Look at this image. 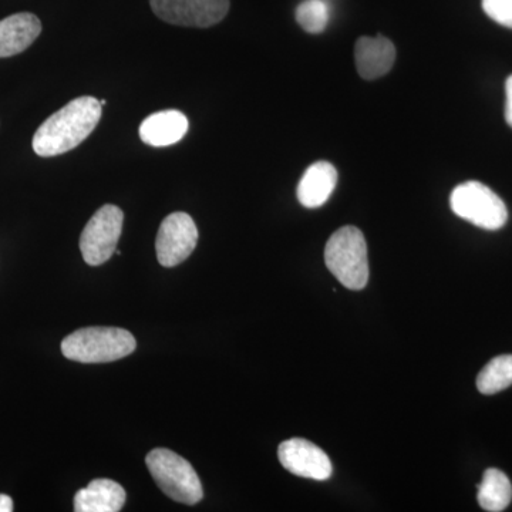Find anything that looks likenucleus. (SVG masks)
I'll use <instances>...</instances> for the list:
<instances>
[{
    "mask_svg": "<svg viewBox=\"0 0 512 512\" xmlns=\"http://www.w3.org/2000/svg\"><path fill=\"white\" fill-rule=\"evenodd\" d=\"M357 72L365 80H375L392 70L396 47L387 37L363 36L355 46Z\"/></svg>",
    "mask_w": 512,
    "mask_h": 512,
    "instance_id": "10",
    "label": "nucleus"
},
{
    "mask_svg": "<svg viewBox=\"0 0 512 512\" xmlns=\"http://www.w3.org/2000/svg\"><path fill=\"white\" fill-rule=\"evenodd\" d=\"M296 20L305 32L318 35L328 28L330 6L325 0H305L296 9Z\"/></svg>",
    "mask_w": 512,
    "mask_h": 512,
    "instance_id": "17",
    "label": "nucleus"
},
{
    "mask_svg": "<svg viewBox=\"0 0 512 512\" xmlns=\"http://www.w3.org/2000/svg\"><path fill=\"white\" fill-rule=\"evenodd\" d=\"M13 501L9 495L0 494V512H12Z\"/></svg>",
    "mask_w": 512,
    "mask_h": 512,
    "instance_id": "20",
    "label": "nucleus"
},
{
    "mask_svg": "<svg viewBox=\"0 0 512 512\" xmlns=\"http://www.w3.org/2000/svg\"><path fill=\"white\" fill-rule=\"evenodd\" d=\"M158 18L185 28H211L227 16L229 0H150Z\"/></svg>",
    "mask_w": 512,
    "mask_h": 512,
    "instance_id": "7",
    "label": "nucleus"
},
{
    "mask_svg": "<svg viewBox=\"0 0 512 512\" xmlns=\"http://www.w3.org/2000/svg\"><path fill=\"white\" fill-rule=\"evenodd\" d=\"M505 120H507L508 126L512 128V76L508 77L507 83H505Z\"/></svg>",
    "mask_w": 512,
    "mask_h": 512,
    "instance_id": "19",
    "label": "nucleus"
},
{
    "mask_svg": "<svg viewBox=\"0 0 512 512\" xmlns=\"http://www.w3.org/2000/svg\"><path fill=\"white\" fill-rule=\"evenodd\" d=\"M136 346V338L126 329L93 326L66 336L62 353L74 362L107 363L130 356Z\"/></svg>",
    "mask_w": 512,
    "mask_h": 512,
    "instance_id": "2",
    "label": "nucleus"
},
{
    "mask_svg": "<svg viewBox=\"0 0 512 512\" xmlns=\"http://www.w3.org/2000/svg\"><path fill=\"white\" fill-rule=\"evenodd\" d=\"M512 384V355L494 357L483 367L477 376L478 392L487 394L500 393Z\"/></svg>",
    "mask_w": 512,
    "mask_h": 512,
    "instance_id": "16",
    "label": "nucleus"
},
{
    "mask_svg": "<svg viewBox=\"0 0 512 512\" xmlns=\"http://www.w3.org/2000/svg\"><path fill=\"white\" fill-rule=\"evenodd\" d=\"M483 9L498 25L512 29V0H483Z\"/></svg>",
    "mask_w": 512,
    "mask_h": 512,
    "instance_id": "18",
    "label": "nucleus"
},
{
    "mask_svg": "<svg viewBox=\"0 0 512 512\" xmlns=\"http://www.w3.org/2000/svg\"><path fill=\"white\" fill-rule=\"evenodd\" d=\"M126 504V491L119 483L99 478L77 491L74 497L76 512H119Z\"/></svg>",
    "mask_w": 512,
    "mask_h": 512,
    "instance_id": "14",
    "label": "nucleus"
},
{
    "mask_svg": "<svg viewBox=\"0 0 512 512\" xmlns=\"http://www.w3.org/2000/svg\"><path fill=\"white\" fill-rule=\"evenodd\" d=\"M40 32L42 23L33 13H16L0 20V59L25 52Z\"/></svg>",
    "mask_w": 512,
    "mask_h": 512,
    "instance_id": "12",
    "label": "nucleus"
},
{
    "mask_svg": "<svg viewBox=\"0 0 512 512\" xmlns=\"http://www.w3.org/2000/svg\"><path fill=\"white\" fill-rule=\"evenodd\" d=\"M338 184V171L328 161H316L299 181L298 200L305 208H319L329 200Z\"/></svg>",
    "mask_w": 512,
    "mask_h": 512,
    "instance_id": "13",
    "label": "nucleus"
},
{
    "mask_svg": "<svg viewBox=\"0 0 512 512\" xmlns=\"http://www.w3.org/2000/svg\"><path fill=\"white\" fill-rule=\"evenodd\" d=\"M325 262L345 288L352 291L365 288L369 281V261L362 231L356 227L338 229L326 244Z\"/></svg>",
    "mask_w": 512,
    "mask_h": 512,
    "instance_id": "3",
    "label": "nucleus"
},
{
    "mask_svg": "<svg viewBox=\"0 0 512 512\" xmlns=\"http://www.w3.org/2000/svg\"><path fill=\"white\" fill-rule=\"evenodd\" d=\"M450 205L454 214L478 228L497 231L507 224L508 211L504 201L478 181H467L454 188Z\"/></svg>",
    "mask_w": 512,
    "mask_h": 512,
    "instance_id": "5",
    "label": "nucleus"
},
{
    "mask_svg": "<svg viewBox=\"0 0 512 512\" xmlns=\"http://www.w3.org/2000/svg\"><path fill=\"white\" fill-rule=\"evenodd\" d=\"M282 466L295 476L325 481L332 476V463L322 448L305 439L286 440L278 448Z\"/></svg>",
    "mask_w": 512,
    "mask_h": 512,
    "instance_id": "9",
    "label": "nucleus"
},
{
    "mask_svg": "<svg viewBox=\"0 0 512 512\" xmlns=\"http://www.w3.org/2000/svg\"><path fill=\"white\" fill-rule=\"evenodd\" d=\"M123 222V211L116 205H104L90 218L80 237V251L87 265H103L116 254Z\"/></svg>",
    "mask_w": 512,
    "mask_h": 512,
    "instance_id": "6",
    "label": "nucleus"
},
{
    "mask_svg": "<svg viewBox=\"0 0 512 512\" xmlns=\"http://www.w3.org/2000/svg\"><path fill=\"white\" fill-rule=\"evenodd\" d=\"M188 123L185 114L178 110H164L151 114L140 126V137L151 147H168L183 140Z\"/></svg>",
    "mask_w": 512,
    "mask_h": 512,
    "instance_id": "11",
    "label": "nucleus"
},
{
    "mask_svg": "<svg viewBox=\"0 0 512 512\" xmlns=\"http://www.w3.org/2000/svg\"><path fill=\"white\" fill-rule=\"evenodd\" d=\"M477 498L478 504L485 511H504L512 500L510 478L497 468H490V470L485 471L483 481L478 487Z\"/></svg>",
    "mask_w": 512,
    "mask_h": 512,
    "instance_id": "15",
    "label": "nucleus"
},
{
    "mask_svg": "<svg viewBox=\"0 0 512 512\" xmlns=\"http://www.w3.org/2000/svg\"><path fill=\"white\" fill-rule=\"evenodd\" d=\"M158 487L181 504L194 505L204 497L200 477L185 458L167 448H156L146 458Z\"/></svg>",
    "mask_w": 512,
    "mask_h": 512,
    "instance_id": "4",
    "label": "nucleus"
},
{
    "mask_svg": "<svg viewBox=\"0 0 512 512\" xmlns=\"http://www.w3.org/2000/svg\"><path fill=\"white\" fill-rule=\"evenodd\" d=\"M198 229L185 212L168 215L158 229L157 259L165 268H174L184 262L197 247Z\"/></svg>",
    "mask_w": 512,
    "mask_h": 512,
    "instance_id": "8",
    "label": "nucleus"
},
{
    "mask_svg": "<svg viewBox=\"0 0 512 512\" xmlns=\"http://www.w3.org/2000/svg\"><path fill=\"white\" fill-rule=\"evenodd\" d=\"M100 100L83 96L74 99L49 117L33 137V151L40 157H56L80 146L103 114Z\"/></svg>",
    "mask_w": 512,
    "mask_h": 512,
    "instance_id": "1",
    "label": "nucleus"
}]
</instances>
